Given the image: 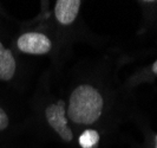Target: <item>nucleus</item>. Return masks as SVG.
Returning a JSON list of instances; mask_svg holds the SVG:
<instances>
[{
	"instance_id": "f257e3e1",
	"label": "nucleus",
	"mask_w": 157,
	"mask_h": 148,
	"mask_svg": "<svg viewBox=\"0 0 157 148\" xmlns=\"http://www.w3.org/2000/svg\"><path fill=\"white\" fill-rule=\"evenodd\" d=\"M103 97L94 86L82 84L70 96L67 117L77 125H92L102 115Z\"/></svg>"
},
{
	"instance_id": "f03ea898",
	"label": "nucleus",
	"mask_w": 157,
	"mask_h": 148,
	"mask_svg": "<svg viewBox=\"0 0 157 148\" xmlns=\"http://www.w3.org/2000/svg\"><path fill=\"white\" fill-rule=\"evenodd\" d=\"M45 116L51 128L57 132V134L65 142H70L73 139L72 130L67 126V118L65 116V102L63 100L58 101L55 104H50L45 110Z\"/></svg>"
},
{
	"instance_id": "7ed1b4c3",
	"label": "nucleus",
	"mask_w": 157,
	"mask_h": 148,
	"mask_svg": "<svg viewBox=\"0 0 157 148\" xmlns=\"http://www.w3.org/2000/svg\"><path fill=\"white\" fill-rule=\"evenodd\" d=\"M18 49L24 54L30 55H45L51 47V40L44 33L39 32H27L21 34L17 42Z\"/></svg>"
},
{
	"instance_id": "20e7f679",
	"label": "nucleus",
	"mask_w": 157,
	"mask_h": 148,
	"mask_svg": "<svg viewBox=\"0 0 157 148\" xmlns=\"http://www.w3.org/2000/svg\"><path fill=\"white\" fill-rule=\"evenodd\" d=\"M82 1L79 0H58L56 2L55 14L57 20L63 25L73 23L77 18Z\"/></svg>"
},
{
	"instance_id": "39448f33",
	"label": "nucleus",
	"mask_w": 157,
	"mask_h": 148,
	"mask_svg": "<svg viewBox=\"0 0 157 148\" xmlns=\"http://www.w3.org/2000/svg\"><path fill=\"white\" fill-rule=\"evenodd\" d=\"M17 63L11 50L0 42V81H11L16 74Z\"/></svg>"
},
{
	"instance_id": "423d86ee",
	"label": "nucleus",
	"mask_w": 157,
	"mask_h": 148,
	"mask_svg": "<svg viewBox=\"0 0 157 148\" xmlns=\"http://www.w3.org/2000/svg\"><path fill=\"white\" fill-rule=\"evenodd\" d=\"M99 141V134L94 129H86L79 136V145L83 148H92Z\"/></svg>"
},
{
	"instance_id": "0eeeda50",
	"label": "nucleus",
	"mask_w": 157,
	"mask_h": 148,
	"mask_svg": "<svg viewBox=\"0 0 157 148\" xmlns=\"http://www.w3.org/2000/svg\"><path fill=\"white\" fill-rule=\"evenodd\" d=\"M10 120H8L7 114L4 111L2 108H0V130H5L8 127Z\"/></svg>"
},
{
	"instance_id": "6e6552de",
	"label": "nucleus",
	"mask_w": 157,
	"mask_h": 148,
	"mask_svg": "<svg viewBox=\"0 0 157 148\" xmlns=\"http://www.w3.org/2000/svg\"><path fill=\"white\" fill-rule=\"evenodd\" d=\"M152 71H154V72L157 75V61L154 63V65H152Z\"/></svg>"
},
{
	"instance_id": "1a4fd4ad",
	"label": "nucleus",
	"mask_w": 157,
	"mask_h": 148,
	"mask_svg": "<svg viewBox=\"0 0 157 148\" xmlns=\"http://www.w3.org/2000/svg\"><path fill=\"white\" fill-rule=\"evenodd\" d=\"M155 148H157V135H156V146H155Z\"/></svg>"
}]
</instances>
